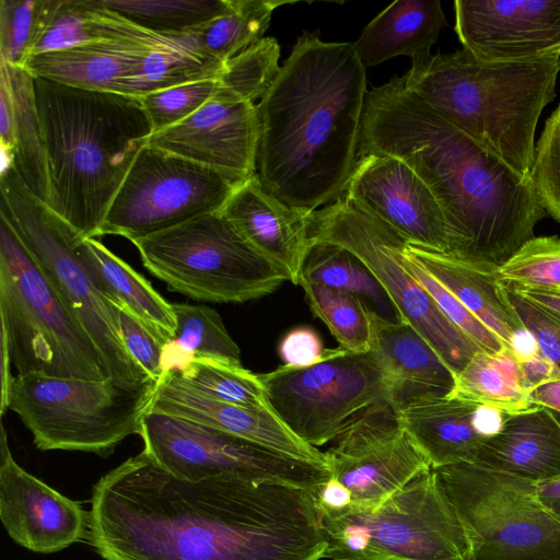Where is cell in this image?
<instances>
[{"label":"cell","mask_w":560,"mask_h":560,"mask_svg":"<svg viewBox=\"0 0 560 560\" xmlns=\"http://www.w3.org/2000/svg\"><path fill=\"white\" fill-rule=\"evenodd\" d=\"M279 57L277 39L262 37L225 62L218 78L219 91L237 101L254 103L276 79Z\"/></svg>","instance_id":"obj_40"},{"label":"cell","mask_w":560,"mask_h":560,"mask_svg":"<svg viewBox=\"0 0 560 560\" xmlns=\"http://www.w3.org/2000/svg\"><path fill=\"white\" fill-rule=\"evenodd\" d=\"M383 154L410 166L445 217L448 255L500 267L547 215L533 179L445 120L404 77L368 91L357 158Z\"/></svg>","instance_id":"obj_2"},{"label":"cell","mask_w":560,"mask_h":560,"mask_svg":"<svg viewBox=\"0 0 560 560\" xmlns=\"http://www.w3.org/2000/svg\"><path fill=\"white\" fill-rule=\"evenodd\" d=\"M291 3L277 0H233L231 11L183 33L189 47L226 62L262 38L276 8Z\"/></svg>","instance_id":"obj_34"},{"label":"cell","mask_w":560,"mask_h":560,"mask_svg":"<svg viewBox=\"0 0 560 560\" xmlns=\"http://www.w3.org/2000/svg\"><path fill=\"white\" fill-rule=\"evenodd\" d=\"M551 411H552V413L555 415V417L557 418V420H558V421H559V423H560V412H558V411H553V410H551Z\"/></svg>","instance_id":"obj_54"},{"label":"cell","mask_w":560,"mask_h":560,"mask_svg":"<svg viewBox=\"0 0 560 560\" xmlns=\"http://www.w3.org/2000/svg\"><path fill=\"white\" fill-rule=\"evenodd\" d=\"M450 396L492 407L505 413L536 407L529 400L518 361L509 348L499 353L477 352L455 375V385Z\"/></svg>","instance_id":"obj_32"},{"label":"cell","mask_w":560,"mask_h":560,"mask_svg":"<svg viewBox=\"0 0 560 560\" xmlns=\"http://www.w3.org/2000/svg\"><path fill=\"white\" fill-rule=\"evenodd\" d=\"M300 279L355 295L384 320L404 322L389 295L368 266L349 249L327 241H311Z\"/></svg>","instance_id":"obj_30"},{"label":"cell","mask_w":560,"mask_h":560,"mask_svg":"<svg viewBox=\"0 0 560 560\" xmlns=\"http://www.w3.org/2000/svg\"><path fill=\"white\" fill-rule=\"evenodd\" d=\"M343 196L409 243L448 254L450 233L442 208L401 160L383 154L357 158Z\"/></svg>","instance_id":"obj_17"},{"label":"cell","mask_w":560,"mask_h":560,"mask_svg":"<svg viewBox=\"0 0 560 560\" xmlns=\"http://www.w3.org/2000/svg\"><path fill=\"white\" fill-rule=\"evenodd\" d=\"M447 25L439 0H398L376 15L352 44L364 68L396 56L430 51Z\"/></svg>","instance_id":"obj_28"},{"label":"cell","mask_w":560,"mask_h":560,"mask_svg":"<svg viewBox=\"0 0 560 560\" xmlns=\"http://www.w3.org/2000/svg\"><path fill=\"white\" fill-rule=\"evenodd\" d=\"M88 542L104 560H319L327 549L312 490L182 480L144 450L93 486Z\"/></svg>","instance_id":"obj_1"},{"label":"cell","mask_w":560,"mask_h":560,"mask_svg":"<svg viewBox=\"0 0 560 560\" xmlns=\"http://www.w3.org/2000/svg\"><path fill=\"white\" fill-rule=\"evenodd\" d=\"M1 351L18 375L102 381L106 361L81 322L0 217Z\"/></svg>","instance_id":"obj_6"},{"label":"cell","mask_w":560,"mask_h":560,"mask_svg":"<svg viewBox=\"0 0 560 560\" xmlns=\"http://www.w3.org/2000/svg\"><path fill=\"white\" fill-rule=\"evenodd\" d=\"M322 518L330 560H472L469 534L433 468L374 511Z\"/></svg>","instance_id":"obj_10"},{"label":"cell","mask_w":560,"mask_h":560,"mask_svg":"<svg viewBox=\"0 0 560 560\" xmlns=\"http://www.w3.org/2000/svg\"><path fill=\"white\" fill-rule=\"evenodd\" d=\"M480 404L455 396L431 397L397 408L398 418L432 468L474 462L486 440L476 427Z\"/></svg>","instance_id":"obj_26"},{"label":"cell","mask_w":560,"mask_h":560,"mask_svg":"<svg viewBox=\"0 0 560 560\" xmlns=\"http://www.w3.org/2000/svg\"><path fill=\"white\" fill-rule=\"evenodd\" d=\"M530 177L547 214L560 223V103L535 145Z\"/></svg>","instance_id":"obj_45"},{"label":"cell","mask_w":560,"mask_h":560,"mask_svg":"<svg viewBox=\"0 0 560 560\" xmlns=\"http://www.w3.org/2000/svg\"><path fill=\"white\" fill-rule=\"evenodd\" d=\"M55 213L82 236H100L108 208L153 133L141 100L35 78Z\"/></svg>","instance_id":"obj_4"},{"label":"cell","mask_w":560,"mask_h":560,"mask_svg":"<svg viewBox=\"0 0 560 560\" xmlns=\"http://www.w3.org/2000/svg\"><path fill=\"white\" fill-rule=\"evenodd\" d=\"M173 371L187 386L213 399L256 410L269 409L258 374L242 364L194 358Z\"/></svg>","instance_id":"obj_38"},{"label":"cell","mask_w":560,"mask_h":560,"mask_svg":"<svg viewBox=\"0 0 560 560\" xmlns=\"http://www.w3.org/2000/svg\"><path fill=\"white\" fill-rule=\"evenodd\" d=\"M148 32L173 35L194 30L231 11L233 0H101Z\"/></svg>","instance_id":"obj_37"},{"label":"cell","mask_w":560,"mask_h":560,"mask_svg":"<svg viewBox=\"0 0 560 560\" xmlns=\"http://www.w3.org/2000/svg\"><path fill=\"white\" fill-rule=\"evenodd\" d=\"M175 330L164 347V355L175 353L165 373L178 370L194 358H212L242 364L241 350L228 332L219 313L207 306L172 303Z\"/></svg>","instance_id":"obj_35"},{"label":"cell","mask_w":560,"mask_h":560,"mask_svg":"<svg viewBox=\"0 0 560 560\" xmlns=\"http://www.w3.org/2000/svg\"><path fill=\"white\" fill-rule=\"evenodd\" d=\"M411 59L404 75L411 93L514 171L530 175L535 131L556 96L560 57L493 61L462 49Z\"/></svg>","instance_id":"obj_5"},{"label":"cell","mask_w":560,"mask_h":560,"mask_svg":"<svg viewBox=\"0 0 560 560\" xmlns=\"http://www.w3.org/2000/svg\"><path fill=\"white\" fill-rule=\"evenodd\" d=\"M505 288L518 317L535 338L539 352L560 370V318L520 295L511 287L505 284Z\"/></svg>","instance_id":"obj_47"},{"label":"cell","mask_w":560,"mask_h":560,"mask_svg":"<svg viewBox=\"0 0 560 560\" xmlns=\"http://www.w3.org/2000/svg\"><path fill=\"white\" fill-rule=\"evenodd\" d=\"M243 237L299 284L310 246L312 212L290 207L267 192L257 175L242 183L221 210Z\"/></svg>","instance_id":"obj_22"},{"label":"cell","mask_w":560,"mask_h":560,"mask_svg":"<svg viewBox=\"0 0 560 560\" xmlns=\"http://www.w3.org/2000/svg\"><path fill=\"white\" fill-rule=\"evenodd\" d=\"M518 365L523 383L528 393L537 386L560 375V370H558L540 352L529 360L518 362Z\"/></svg>","instance_id":"obj_50"},{"label":"cell","mask_w":560,"mask_h":560,"mask_svg":"<svg viewBox=\"0 0 560 560\" xmlns=\"http://www.w3.org/2000/svg\"><path fill=\"white\" fill-rule=\"evenodd\" d=\"M258 138L256 105L219 91L184 121L152 133L148 144L246 180L256 174Z\"/></svg>","instance_id":"obj_20"},{"label":"cell","mask_w":560,"mask_h":560,"mask_svg":"<svg viewBox=\"0 0 560 560\" xmlns=\"http://www.w3.org/2000/svg\"><path fill=\"white\" fill-rule=\"evenodd\" d=\"M405 245L406 240H404L400 253L404 267L425 289L446 318L487 353H499L508 348L495 334L489 330L446 288L406 252Z\"/></svg>","instance_id":"obj_44"},{"label":"cell","mask_w":560,"mask_h":560,"mask_svg":"<svg viewBox=\"0 0 560 560\" xmlns=\"http://www.w3.org/2000/svg\"><path fill=\"white\" fill-rule=\"evenodd\" d=\"M224 65V61L201 55L186 45L155 47L120 83L118 94L140 98L166 88L218 79Z\"/></svg>","instance_id":"obj_36"},{"label":"cell","mask_w":560,"mask_h":560,"mask_svg":"<svg viewBox=\"0 0 560 560\" xmlns=\"http://www.w3.org/2000/svg\"><path fill=\"white\" fill-rule=\"evenodd\" d=\"M116 307L119 334L122 343L132 360L154 382H159L164 371L165 345L130 311Z\"/></svg>","instance_id":"obj_46"},{"label":"cell","mask_w":560,"mask_h":560,"mask_svg":"<svg viewBox=\"0 0 560 560\" xmlns=\"http://www.w3.org/2000/svg\"><path fill=\"white\" fill-rule=\"evenodd\" d=\"M533 483L560 478V423L546 407L506 413L474 460Z\"/></svg>","instance_id":"obj_23"},{"label":"cell","mask_w":560,"mask_h":560,"mask_svg":"<svg viewBox=\"0 0 560 560\" xmlns=\"http://www.w3.org/2000/svg\"><path fill=\"white\" fill-rule=\"evenodd\" d=\"M310 241L336 243L358 256L380 281L405 323L411 325L456 375L482 351L440 311L406 270L404 237L343 195L310 215Z\"/></svg>","instance_id":"obj_14"},{"label":"cell","mask_w":560,"mask_h":560,"mask_svg":"<svg viewBox=\"0 0 560 560\" xmlns=\"http://www.w3.org/2000/svg\"><path fill=\"white\" fill-rule=\"evenodd\" d=\"M520 295L560 318V289L522 288L510 285Z\"/></svg>","instance_id":"obj_51"},{"label":"cell","mask_w":560,"mask_h":560,"mask_svg":"<svg viewBox=\"0 0 560 560\" xmlns=\"http://www.w3.org/2000/svg\"><path fill=\"white\" fill-rule=\"evenodd\" d=\"M136 33L133 24L101 0H58L32 55L90 43L135 40Z\"/></svg>","instance_id":"obj_31"},{"label":"cell","mask_w":560,"mask_h":560,"mask_svg":"<svg viewBox=\"0 0 560 560\" xmlns=\"http://www.w3.org/2000/svg\"><path fill=\"white\" fill-rule=\"evenodd\" d=\"M58 0H0V60L24 68Z\"/></svg>","instance_id":"obj_41"},{"label":"cell","mask_w":560,"mask_h":560,"mask_svg":"<svg viewBox=\"0 0 560 560\" xmlns=\"http://www.w3.org/2000/svg\"><path fill=\"white\" fill-rule=\"evenodd\" d=\"M79 250L102 294L130 311L166 346L175 330L172 304L95 237L83 238Z\"/></svg>","instance_id":"obj_29"},{"label":"cell","mask_w":560,"mask_h":560,"mask_svg":"<svg viewBox=\"0 0 560 560\" xmlns=\"http://www.w3.org/2000/svg\"><path fill=\"white\" fill-rule=\"evenodd\" d=\"M158 383L66 378L39 373L13 377L1 413L11 410L42 451H80L108 457L141 433Z\"/></svg>","instance_id":"obj_7"},{"label":"cell","mask_w":560,"mask_h":560,"mask_svg":"<svg viewBox=\"0 0 560 560\" xmlns=\"http://www.w3.org/2000/svg\"><path fill=\"white\" fill-rule=\"evenodd\" d=\"M325 452L327 481L312 491L322 517L374 511L431 464L390 401L357 417Z\"/></svg>","instance_id":"obj_13"},{"label":"cell","mask_w":560,"mask_h":560,"mask_svg":"<svg viewBox=\"0 0 560 560\" xmlns=\"http://www.w3.org/2000/svg\"><path fill=\"white\" fill-rule=\"evenodd\" d=\"M132 244L154 277L171 291L197 301L243 303L268 295L288 281L221 211Z\"/></svg>","instance_id":"obj_8"},{"label":"cell","mask_w":560,"mask_h":560,"mask_svg":"<svg viewBox=\"0 0 560 560\" xmlns=\"http://www.w3.org/2000/svg\"><path fill=\"white\" fill-rule=\"evenodd\" d=\"M244 182L147 144L114 197L100 236L132 242L221 211Z\"/></svg>","instance_id":"obj_15"},{"label":"cell","mask_w":560,"mask_h":560,"mask_svg":"<svg viewBox=\"0 0 560 560\" xmlns=\"http://www.w3.org/2000/svg\"><path fill=\"white\" fill-rule=\"evenodd\" d=\"M178 46V45H176ZM161 46L109 40L32 55L24 68L35 78L96 92L117 93L142 57Z\"/></svg>","instance_id":"obj_27"},{"label":"cell","mask_w":560,"mask_h":560,"mask_svg":"<svg viewBox=\"0 0 560 560\" xmlns=\"http://www.w3.org/2000/svg\"><path fill=\"white\" fill-rule=\"evenodd\" d=\"M405 249L509 349L513 338L526 330L499 277L498 267L465 261L407 240Z\"/></svg>","instance_id":"obj_25"},{"label":"cell","mask_w":560,"mask_h":560,"mask_svg":"<svg viewBox=\"0 0 560 560\" xmlns=\"http://www.w3.org/2000/svg\"><path fill=\"white\" fill-rule=\"evenodd\" d=\"M2 217L14 230L69 310L101 350L110 377L125 382L151 380L127 352L115 305L97 289L85 267L74 228L35 197L11 165L0 175Z\"/></svg>","instance_id":"obj_9"},{"label":"cell","mask_w":560,"mask_h":560,"mask_svg":"<svg viewBox=\"0 0 560 560\" xmlns=\"http://www.w3.org/2000/svg\"><path fill=\"white\" fill-rule=\"evenodd\" d=\"M299 284L314 315L324 322L341 348L352 352L371 350V313L355 295L305 279H300Z\"/></svg>","instance_id":"obj_39"},{"label":"cell","mask_w":560,"mask_h":560,"mask_svg":"<svg viewBox=\"0 0 560 560\" xmlns=\"http://www.w3.org/2000/svg\"><path fill=\"white\" fill-rule=\"evenodd\" d=\"M529 400L535 406L560 412V375L534 388Z\"/></svg>","instance_id":"obj_52"},{"label":"cell","mask_w":560,"mask_h":560,"mask_svg":"<svg viewBox=\"0 0 560 560\" xmlns=\"http://www.w3.org/2000/svg\"><path fill=\"white\" fill-rule=\"evenodd\" d=\"M535 486L540 503L560 520V478Z\"/></svg>","instance_id":"obj_53"},{"label":"cell","mask_w":560,"mask_h":560,"mask_svg":"<svg viewBox=\"0 0 560 560\" xmlns=\"http://www.w3.org/2000/svg\"><path fill=\"white\" fill-rule=\"evenodd\" d=\"M372 345L392 384V404L444 397L452 393L455 374L430 343L408 323H392L371 314Z\"/></svg>","instance_id":"obj_24"},{"label":"cell","mask_w":560,"mask_h":560,"mask_svg":"<svg viewBox=\"0 0 560 560\" xmlns=\"http://www.w3.org/2000/svg\"><path fill=\"white\" fill-rule=\"evenodd\" d=\"M433 469L469 534L472 560H547L560 553V520L540 503L536 483L476 462Z\"/></svg>","instance_id":"obj_11"},{"label":"cell","mask_w":560,"mask_h":560,"mask_svg":"<svg viewBox=\"0 0 560 560\" xmlns=\"http://www.w3.org/2000/svg\"><path fill=\"white\" fill-rule=\"evenodd\" d=\"M219 90L218 79H206L159 90L140 100L155 133L190 117Z\"/></svg>","instance_id":"obj_43"},{"label":"cell","mask_w":560,"mask_h":560,"mask_svg":"<svg viewBox=\"0 0 560 560\" xmlns=\"http://www.w3.org/2000/svg\"><path fill=\"white\" fill-rule=\"evenodd\" d=\"M0 520L16 544L37 553H52L88 541L90 533V511L23 469L11 454L3 425Z\"/></svg>","instance_id":"obj_19"},{"label":"cell","mask_w":560,"mask_h":560,"mask_svg":"<svg viewBox=\"0 0 560 560\" xmlns=\"http://www.w3.org/2000/svg\"><path fill=\"white\" fill-rule=\"evenodd\" d=\"M269 409L301 440L317 447L332 442L357 417L392 402V384L374 350L328 349L311 366L258 374Z\"/></svg>","instance_id":"obj_12"},{"label":"cell","mask_w":560,"mask_h":560,"mask_svg":"<svg viewBox=\"0 0 560 560\" xmlns=\"http://www.w3.org/2000/svg\"><path fill=\"white\" fill-rule=\"evenodd\" d=\"M328 349L324 348L318 334L311 327L301 326L284 335L279 345V355L283 365L306 368L323 361Z\"/></svg>","instance_id":"obj_48"},{"label":"cell","mask_w":560,"mask_h":560,"mask_svg":"<svg viewBox=\"0 0 560 560\" xmlns=\"http://www.w3.org/2000/svg\"><path fill=\"white\" fill-rule=\"evenodd\" d=\"M500 279L522 288L560 289V236H534L498 268Z\"/></svg>","instance_id":"obj_42"},{"label":"cell","mask_w":560,"mask_h":560,"mask_svg":"<svg viewBox=\"0 0 560 560\" xmlns=\"http://www.w3.org/2000/svg\"><path fill=\"white\" fill-rule=\"evenodd\" d=\"M7 68L15 110L14 149L10 165L23 185L35 197L48 205L50 197L48 166L36 107L34 77L25 68L9 65Z\"/></svg>","instance_id":"obj_33"},{"label":"cell","mask_w":560,"mask_h":560,"mask_svg":"<svg viewBox=\"0 0 560 560\" xmlns=\"http://www.w3.org/2000/svg\"><path fill=\"white\" fill-rule=\"evenodd\" d=\"M547 560H560V553Z\"/></svg>","instance_id":"obj_55"},{"label":"cell","mask_w":560,"mask_h":560,"mask_svg":"<svg viewBox=\"0 0 560 560\" xmlns=\"http://www.w3.org/2000/svg\"><path fill=\"white\" fill-rule=\"evenodd\" d=\"M366 93L353 45L304 31L256 105L262 188L306 212L340 198L357 163Z\"/></svg>","instance_id":"obj_3"},{"label":"cell","mask_w":560,"mask_h":560,"mask_svg":"<svg viewBox=\"0 0 560 560\" xmlns=\"http://www.w3.org/2000/svg\"><path fill=\"white\" fill-rule=\"evenodd\" d=\"M15 110L7 65L0 60V143L2 167L11 164L14 149Z\"/></svg>","instance_id":"obj_49"},{"label":"cell","mask_w":560,"mask_h":560,"mask_svg":"<svg viewBox=\"0 0 560 560\" xmlns=\"http://www.w3.org/2000/svg\"><path fill=\"white\" fill-rule=\"evenodd\" d=\"M463 49L493 61L560 57V0H456Z\"/></svg>","instance_id":"obj_18"},{"label":"cell","mask_w":560,"mask_h":560,"mask_svg":"<svg viewBox=\"0 0 560 560\" xmlns=\"http://www.w3.org/2000/svg\"><path fill=\"white\" fill-rule=\"evenodd\" d=\"M140 436L144 451L178 479L199 482L218 476L276 481L315 490L330 469L187 419L149 411Z\"/></svg>","instance_id":"obj_16"},{"label":"cell","mask_w":560,"mask_h":560,"mask_svg":"<svg viewBox=\"0 0 560 560\" xmlns=\"http://www.w3.org/2000/svg\"><path fill=\"white\" fill-rule=\"evenodd\" d=\"M150 411L195 421L291 457L328 466L325 452L298 438L271 410L213 399L187 386L173 370L158 382Z\"/></svg>","instance_id":"obj_21"}]
</instances>
